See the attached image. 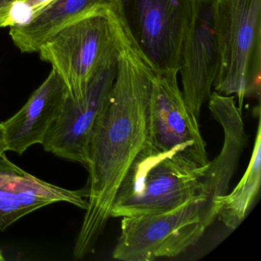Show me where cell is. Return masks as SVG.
<instances>
[{"instance_id":"30bf717a","label":"cell","mask_w":261,"mask_h":261,"mask_svg":"<svg viewBox=\"0 0 261 261\" xmlns=\"http://www.w3.org/2000/svg\"><path fill=\"white\" fill-rule=\"evenodd\" d=\"M67 95L65 83L51 69L25 105L13 117L1 123L7 151L22 155L30 146L42 145L59 117Z\"/></svg>"},{"instance_id":"5bb4252c","label":"cell","mask_w":261,"mask_h":261,"mask_svg":"<svg viewBox=\"0 0 261 261\" xmlns=\"http://www.w3.org/2000/svg\"><path fill=\"white\" fill-rule=\"evenodd\" d=\"M261 183V125L257 129L250 163L245 173L230 194L215 201L216 216L230 230L238 228L250 212L259 193Z\"/></svg>"},{"instance_id":"9a60e30c","label":"cell","mask_w":261,"mask_h":261,"mask_svg":"<svg viewBox=\"0 0 261 261\" xmlns=\"http://www.w3.org/2000/svg\"><path fill=\"white\" fill-rule=\"evenodd\" d=\"M53 1L54 0H16L10 7L4 27L25 25Z\"/></svg>"},{"instance_id":"277c9868","label":"cell","mask_w":261,"mask_h":261,"mask_svg":"<svg viewBox=\"0 0 261 261\" xmlns=\"http://www.w3.org/2000/svg\"><path fill=\"white\" fill-rule=\"evenodd\" d=\"M221 51L215 91L238 98L242 114L246 98H260L261 0H216Z\"/></svg>"},{"instance_id":"ac0fdd59","label":"cell","mask_w":261,"mask_h":261,"mask_svg":"<svg viewBox=\"0 0 261 261\" xmlns=\"http://www.w3.org/2000/svg\"><path fill=\"white\" fill-rule=\"evenodd\" d=\"M5 260V258H4V254H3L2 250L0 249V261Z\"/></svg>"},{"instance_id":"8fae6325","label":"cell","mask_w":261,"mask_h":261,"mask_svg":"<svg viewBox=\"0 0 261 261\" xmlns=\"http://www.w3.org/2000/svg\"><path fill=\"white\" fill-rule=\"evenodd\" d=\"M59 201L86 210V188L68 190L42 181L25 171L21 173L0 172V230L37 209Z\"/></svg>"},{"instance_id":"52a82bcc","label":"cell","mask_w":261,"mask_h":261,"mask_svg":"<svg viewBox=\"0 0 261 261\" xmlns=\"http://www.w3.org/2000/svg\"><path fill=\"white\" fill-rule=\"evenodd\" d=\"M117 72V57L94 76L82 100H74L68 93L59 117L42 143L45 151L87 168L93 127L106 106Z\"/></svg>"},{"instance_id":"7a4b0ae2","label":"cell","mask_w":261,"mask_h":261,"mask_svg":"<svg viewBox=\"0 0 261 261\" xmlns=\"http://www.w3.org/2000/svg\"><path fill=\"white\" fill-rule=\"evenodd\" d=\"M207 165L189 145L162 151L146 140L117 189L111 217L163 213L206 196L202 178Z\"/></svg>"},{"instance_id":"3957f363","label":"cell","mask_w":261,"mask_h":261,"mask_svg":"<svg viewBox=\"0 0 261 261\" xmlns=\"http://www.w3.org/2000/svg\"><path fill=\"white\" fill-rule=\"evenodd\" d=\"M117 19L101 9L59 30L39 48V57L62 79L68 95L82 100L94 76L118 56Z\"/></svg>"},{"instance_id":"5b68a950","label":"cell","mask_w":261,"mask_h":261,"mask_svg":"<svg viewBox=\"0 0 261 261\" xmlns=\"http://www.w3.org/2000/svg\"><path fill=\"white\" fill-rule=\"evenodd\" d=\"M198 0H116L112 10L155 74H178Z\"/></svg>"},{"instance_id":"6da1fadb","label":"cell","mask_w":261,"mask_h":261,"mask_svg":"<svg viewBox=\"0 0 261 261\" xmlns=\"http://www.w3.org/2000/svg\"><path fill=\"white\" fill-rule=\"evenodd\" d=\"M118 19L117 72L88 147V206L74 256L92 253L111 217L117 189L148 138L151 85L155 73L128 39Z\"/></svg>"},{"instance_id":"e0dca14e","label":"cell","mask_w":261,"mask_h":261,"mask_svg":"<svg viewBox=\"0 0 261 261\" xmlns=\"http://www.w3.org/2000/svg\"><path fill=\"white\" fill-rule=\"evenodd\" d=\"M16 0H0V29L4 28L8 17L9 11Z\"/></svg>"},{"instance_id":"9c48e42d","label":"cell","mask_w":261,"mask_h":261,"mask_svg":"<svg viewBox=\"0 0 261 261\" xmlns=\"http://www.w3.org/2000/svg\"><path fill=\"white\" fill-rule=\"evenodd\" d=\"M175 73L155 74L151 85L148 141L156 149L170 150L189 145L204 166L209 163L198 119L192 114L178 88Z\"/></svg>"},{"instance_id":"8992f818","label":"cell","mask_w":261,"mask_h":261,"mask_svg":"<svg viewBox=\"0 0 261 261\" xmlns=\"http://www.w3.org/2000/svg\"><path fill=\"white\" fill-rule=\"evenodd\" d=\"M216 218L215 205L206 196L163 213L123 217L113 257L153 261L178 256L195 245Z\"/></svg>"},{"instance_id":"ba28073f","label":"cell","mask_w":261,"mask_h":261,"mask_svg":"<svg viewBox=\"0 0 261 261\" xmlns=\"http://www.w3.org/2000/svg\"><path fill=\"white\" fill-rule=\"evenodd\" d=\"M215 7L216 0H198L195 18L181 50L178 72L182 95L198 119L203 105L210 98L221 65Z\"/></svg>"},{"instance_id":"7c38bea8","label":"cell","mask_w":261,"mask_h":261,"mask_svg":"<svg viewBox=\"0 0 261 261\" xmlns=\"http://www.w3.org/2000/svg\"><path fill=\"white\" fill-rule=\"evenodd\" d=\"M207 101L209 110L221 124L224 135L221 152L213 161L209 162L202 178L204 194L215 205V199L228 192L242 152L245 134L242 115L237 107L234 96L223 95L214 91Z\"/></svg>"},{"instance_id":"4fadbf2b","label":"cell","mask_w":261,"mask_h":261,"mask_svg":"<svg viewBox=\"0 0 261 261\" xmlns=\"http://www.w3.org/2000/svg\"><path fill=\"white\" fill-rule=\"evenodd\" d=\"M115 4L116 0H54L28 23L10 27V36L21 53H38L64 27L97 10H112Z\"/></svg>"},{"instance_id":"2e32d148","label":"cell","mask_w":261,"mask_h":261,"mask_svg":"<svg viewBox=\"0 0 261 261\" xmlns=\"http://www.w3.org/2000/svg\"><path fill=\"white\" fill-rule=\"evenodd\" d=\"M5 140H4V131L2 123H0V172H13V173H21L23 172L22 169L10 161L6 155Z\"/></svg>"}]
</instances>
